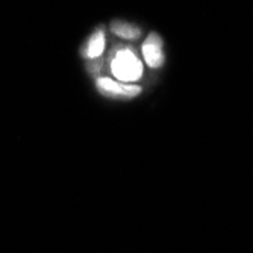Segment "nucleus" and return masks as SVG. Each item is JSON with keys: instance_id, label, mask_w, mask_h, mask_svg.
Instances as JSON below:
<instances>
[{"instance_id": "20e7f679", "label": "nucleus", "mask_w": 253, "mask_h": 253, "mask_svg": "<svg viewBox=\"0 0 253 253\" xmlns=\"http://www.w3.org/2000/svg\"><path fill=\"white\" fill-rule=\"evenodd\" d=\"M105 47V37L102 31H97L93 37H91L88 42V49H86V56L88 58H97L102 55Z\"/></svg>"}, {"instance_id": "39448f33", "label": "nucleus", "mask_w": 253, "mask_h": 253, "mask_svg": "<svg viewBox=\"0 0 253 253\" xmlns=\"http://www.w3.org/2000/svg\"><path fill=\"white\" fill-rule=\"evenodd\" d=\"M112 32L117 34L119 37H123V38H136L140 35V29L129 25V23H123V21H116L112 23Z\"/></svg>"}, {"instance_id": "f03ea898", "label": "nucleus", "mask_w": 253, "mask_h": 253, "mask_svg": "<svg viewBox=\"0 0 253 253\" xmlns=\"http://www.w3.org/2000/svg\"><path fill=\"white\" fill-rule=\"evenodd\" d=\"M97 86L103 91V93L116 94V96H125V97H133L140 94L141 88L136 85H129L125 82H116L108 78H100L97 81Z\"/></svg>"}, {"instance_id": "f257e3e1", "label": "nucleus", "mask_w": 253, "mask_h": 253, "mask_svg": "<svg viewBox=\"0 0 253 253\" xmlns=\"http://www.w3.org/2000/svg\"><path fill=\"white\" fill-rule=\"evenodd\" d=\"M111 70L114 76L120 79V82H133L141 78L143 65L132 50L125 49L117 52L111 64Z\"/></svg>"}, {"instance_id": "7ed1b4c3", "label": "nucleus", "mask_w": 253, "mask_h": 253, "mask_svg": "<svg viewBox=\"0 0 253 253\" xmlns=\"http://www.w3.org/2000/svg\"><path fill=\"white\" fill-rule=\"evenodd\" d=\"M143 55H144V59H146L149 67L156 68V67L163 65V61H164L163 42H161V38L158 35L152 34L146 40V42L143 45Z\"/></svg>"}]
</instances>
